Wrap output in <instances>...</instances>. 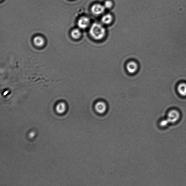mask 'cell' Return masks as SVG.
<instances>
[{"label":"cell","instance_id":"obj_11","mask_svg":"<svg viewBox=\"0 0 186 186\" xmlns=\"http://www.w3.org/2000/svg\"><path fill=\"white\" fill-rule=\"evenodd\" d=\"M71 36L73 38L75 39H78L80 38L81 35V33L80 30L78 29H75L71 32Z\"/></svg>","mask_w":186,"mask_h":186},{"label":"cell","instance_id":"obj_2","mask_svg":"<svg viewBox=\"0 0 186 186\" xmlns=\"http://www.w3.org/2000/svg\"><path fill=\"white\" fill-rule=\"evenodd\" d=\"M180 117V114L179 111L177 110L173 109L169 112L166 119L169 123H175L178 121Z\"/></svg>","mask_w":186,"mask_h":186},{"label":"cell","instance_id":"obj_7","mask_svg":"<svg viewBox=\"0 0 186 186\" xmlns=\"http://www.w3.org/2000/svg\"><path fill=\"white\" fill-rule=\"evenodd\" d=\"M138 66L136 62H131L128 63L126 65V69L130 73H134L138 69Z\"/></svg>","mask_w":186,"mask_h":186},{"label":"cell","instance_id":"obj_9","mask_svg":"<svg viewBox=\"0 0 186 186\" xmlns=\"http://www.w3.org/2000/svg\"><path fill=\"white\" fill-rule=\"evenodd\" d=\"M66 109V106L65 103L62 102L58 104L56 106V111L59 114L65 112Z\"/></svg>","mask_w":186,"mask_h":186},{"label":"cell","instance_id":"obj_1","mask_svg":"<svg viewBox=\"0 0 186 186\" xmlns=\"http://www.w3.org/2000/svg\"><path fill=\"white\" fill-rule=\"evenodd\" d=\"M90 34L94 39L99 40L103 39L106 34V30L100 24L94 23L91 27Z\"/></svg>","mask_w":186,"mask_h":186},{"label":"cell","instance_id":"obj_3","mask_svg":"<svg viewBox=\"0 0 186 186\" xmlns=\"http://www.w3.org/2000/svg\"><path fill=\"white\" fill-rule=\"evenodd\" d=\"M177 91L180 96L181 97H186V83L181 82L178 84L177 87Z\"/></svg>","mask_w":186,"mask_h":186},{"label":"cell","instance_id":"obj_13","mask_svg":"<svg viewBox=\"0 0 186 186\" xmlns=\"http://www.w3.org/2000/svg\"><path fill=\"white\" fill-rule=\"evenodd\" d=\"M168 122V121L167 119L164 120H162L161 121L160 124V126H167L168 124H169Z\"/></svg>","mask_w":186,"mask_h":186},{"label":"cell","instance_id":"obj_5","mask_svg":"<svg viewBox=\"0 0 186 186\" xmlns=\"http://www.w3.org/2000/svg\"><path fill=\"white\" fill-rule=\"evenodd\" d=\"M105 7L100 4H95L91 7V11L94 14L96 15L101 14L104 11Z\"/></svg>","mask_w":186,"mask_h":186},{"label":"cell","instance_id":"obj_4","mask_svg":"<svg viewBox=\"0 0 186 186\" xmlns=\"http://www.w3.org/2000/svg\"><path fill=\"white\" fill-rule=\"evenodd\" d=\"M94 108L96 111L100 114L104 113L107 109L106 103L102 102H99L96 103Z\"/></svg>","mask_w":186,"mask_h":186},{"label":"cell","instance_id":"obj_12","mask_svg":"<svg viewBox=\"0 0 186 186\" xmlns=\"http://www.w3.org/2000/svg\"><path fill=\"white\" fill-rule=\"evenodd\" d=\"M112 6V1H107L105 2L104 6L105 8L109 9L111 8Z\"/></svg>","mask_w":186,"mask_h":186},{"label":"cell","instance_id":"obj_6","mask_svg":"<svg viewBox=\"0 0 186 186\" xmlns=\"http://www.w3.org/2000/svg\"><path fill=\"white\" fill-rule=\"evenodd\" d=\"M89 23V19L85 17H83L79 19L78 22V26L80 28L85 29L88 27Z\"/></svg>","mask_w":186,"mask_h":186},{"label":"cell","instance_id":"obj_10","mask_svg":"<svg viewBox=\"0 0 186 186\" xmlns=\"http://www.w3.org/2000/svg\"><path fill=\"white\" fill-rule=\"evenodd\" d=\"M112 17L111 15L107 14L103 16L102 19V21L103 23L105 24H109L112 22Z\"/></svg>","mask_w":186,"mask_h":186},{"label":"cell","instance_id":"obj_8","mask_svg":"<svg viewBox=\"0 0 186 186\" xmlns=\"http://www.w3.org/2000/svg\"><path fill=\"white\" fill-rule=\"evenodd\" d=\"M33 42L35 45L38 47L43 46L45 44V40L44 39L40 36H37L33 39Z\"/></svg>","mask_w":186,"mask_h":186}]
</instances>
